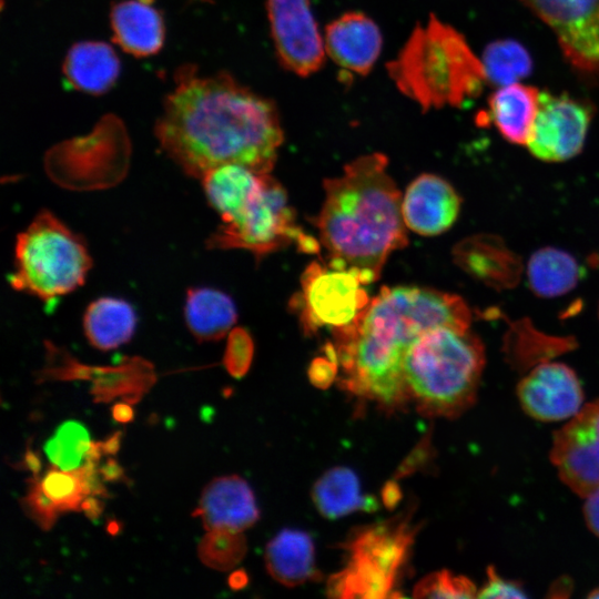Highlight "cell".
Wrapping results in <instances>:
<instances>
[{"mask_svg": "<svg viewBox=\"0 0 599 599\" xmlns=\"http://www.w3.org/2000/svg\"><path fill=\"white\" fill-rule=\"evenodd\" d=\"M591 110L567 94L540 92L539 109L527 148L545 162H564L578 155L585 144Z\"/></svg>", "mask_w": 599, "mask_h": 599, "instance_id": "cell-13", "label": "cell"}, {"mask_svg": "<svg viewBox=\"0 0 599 599\" xmlns=\"http://www.w3.org/2000/svg\"><path fill=\"white\" fill-rule=\"evenodd\" d=\"M359 277L349 271L312 263L302 276L300 308L306 331H332L353 323L369 303Z\"/></svg>", "mask_w": 599, "mask_h": 599, "instance_id": "cell-9", "label": "cell"}, {"mask_svg": "<svg viewBox=\"0 0 599 599\" xmlns=\"http://www.w3.org/2000/svg\"><path fill=\"white\" fill-rule=\"evenodd\" d=\"M252 354L253 346L248 336L242 331L234 332L230 337L225 355V366L229 373L234 377L243 376L250 366Z\"/></svg>", "mask_w": 599, "mask_h": 599, "instance_id": "cell-32", "label": "cell"}, {"mask_svg": "<svg viewBox=\"0 0 599 599\" xmlns=\"http://www.w3.org/2000/svg\"><path fill=\"white\" fill-rule=\"evenodd\" d=\"M412 539V529L405 522L366 528L347 546L349 564L331 578L328 593L341 598L386 597Z\"/></svg>", "mask_w": 599, "mask_h": 599, "instance_id": "cell-8", "label": "cell"}, {"mask_svg": "<svg viewBox=\"0 0 599 599\" xmlns=\"http://www.w3.org/2000/svg\"><path fill=\"white\" fill-rule=\"evenodd\" d=\"M483 65L487 79L496 84H511L531 72L532 63L526 49L516 41L499 40L484 52Z\"/></svg>", "mask_w": 599, "mask_h": 599, "instance_id": "cell-28", "label": "cell"}, {"mask_svg": "<svg viewBox=\"0 0 599 599\" xmlns=\"http://www.w3.org/2000/svg\"><path fill=\"white\" fill-rule=\"evenodd\" d=\"M267 17L276 58L287 71L308 77L325 61V42L309 0H267Z\"/></svg>", "mask_w": 599, "mask_h": 599, "instance_id": "cell-11", "label": "cell"}, {"mask_svg": "<svg viewBox=\"0 0 599 599\" xmlns=\"http://www.w3.org/2000/svg\"><path fill=\"white\" fill-rule=\"evenodd\" d=\"M485 362L484 344L470 328L429 329L405 355L408 397L426 416L457 417L475 403Z\"/></svg>", "mask_w": 599, "mask_h": 599, "instance_id": "cell-5", "label": "cell"}, {"mask_svg": "<svg viewBox=\"0 0 599 599\" xmlns=\"http://www.w3.org/2000/svg\"><path fill=\"white\" fill-rule=\"evenodd\" d=\"M114 41L128 53L148 57L160 51L164 42V21L150 0H124L110 13Z\"/></svg>", "mask_w": 599, "mask_h": 599, "instance_id": "cell-19", "label": "cell"}, {"mask_svg": "<svg viewBox=\"0 0 599 599\" xmlns=\"http://www.w3.org/2000/svg\"><path fill=\"white\" fill-rule=\"evenodd\" d=\"M266 568L285 586H296L316 575L314 546L308 534L285 529L277 534L265 550Z\"/></svg>", "mask_w": 599, "mask_h": 599, "instance_id": "cell-23", "label": "cell"}, {"mask_svg": "<svg viewBox=\"0 0 599 599\" xmlns=\"http://www.w3.org/2000/svg\"><path fill=\"white\" fill-rule=\"evenodd\" d=\"M91 264L82 238L42 211L17 236L9 282L18 291L49 301L81 286Z\"/></svg>", "mask_w": 599, "mask_h": 599, "instance_id": "cell-6", "label": "cell"}, {"mask_svg": "<svg viewBox=\"0 0 599 599\" xmlns=\"http://www.w3.org/2000/svg\"><path fill=\"white\" fill-rule=\"evenodd\" d=\"M471 313L458 295L418 287H384L357 318L333 331L346 389L386 407L409 397L404 359L410 344L437 327L470 328Z\"/></svg>", "mask_w": 599, "mask_h": 599, "instance_id": "cell-2", "label": "cell"}, {"mask_svg": "<svg viewBox=\"0 0 599 599\" xmlns=\"http://www.w3.org/2000/svg\"><path fill=\"white\" fill-rule=\"evenodd\" d=\"M184 315L189 329L202 342L223 337L234 325L237 316L231 297L210 287L187 291Z\"/></svg>", "mask_w": 599, "mask_h": 599, "instance_id": "cell-25", "label": "cell"}, {"mask_svg": "<svg viewBox=\"0 0 599 599\" xmlns=\"http://www.w3.org/2000/svg\"><path fill=\"white\" fill-rule=\"evenodd\" d=\"M313 500L318 511L329 518H338L356 510H374L376 501L361 494L354 471L335 467L326 471L314 485Z\"/></svg>", "mask_w": 599, "mask_h": 599, "instance_id": "cell-27", "label": "cell"}, {"mask_svg": "<svg viewBox=\"0 0 599 599\" xmlns=\"http://www.w3.org/2000/svg\"><path fill=\"white\" fill-rule=\"evenodd\" d=\"M327 357L315 361L309 370L311 380L319 386L324 387L331 384L337 374V362L332 345H328Z\"/></svg>", "mask_w": 599, "mask_h": 599, "instance_id": "cell-34", "label": "cell"}, {"mask_svg": "<svg viewBox=\"0 0 599 599\" xmlns=\"http://www.w3.org/2000/svg\"><path fill=\"white\" fill-rule=\"evenodd\" d=\"M589 598H599V587L591 590V592L588 595Z\"/></svg>", "mask_w": 599, "mask_h": 599, "instance_id": "cell-38", "label": "cell"}, {"mask_svg": "<svg viewBox=\"0 0 599 599\" xmlns=\"http://www.w3.org/2000/svg\"><path fill=\"white\" fill-rule=\"evenodd\" d=\"M387 165L382 153L363 155L324 182L317 227L328 266L363 284L376 281L389 254L407 244L403 199Z\"/></svg>", "mask_w": 599, "mask_h": 599, "instance_id": "cell-3", "label": "cell"}, {"mask_svg": "<svg viewBox=\"0 0 599 599\" xmlns=\"http://www.w3.org/2000/svg\"><path fill=\"white\" fill-rule=\"evenodd\" d=\"M557 35L568 61L599 77V0H521Z\"/></svg>", "mask_w": 599, "mask_h": 599, "instance_id": "cell-12", "label": "cell"}, {"mask_svg": "<svg viewBox=\"0 0 599 599\" xmlns=\"http://www.w3.org/2000/svg\"><path fill=\"white\" fill-rule=\"evenodd\" d=\"M582 270L569 253L544 247L535 252L527 265L528 283L532 292L541 297H557L576 287Z\"/></svg>", "mask_w": 599, "mask_h": 599, "instance_id": "cell-26", "label": "cell"}, {"mask_svg": "<svg viewBox=\"0 0 599 599\" xmlns=\"http://www.w3.org/2000/svg\"><path fill=\"white\" fill-rule=\"evenodd\" d=\"M246 552V541L238 532L209 531L199 546L203 564L216 570L234 568Z\"/></svg>", "mask_w": 599, "mask_h": 599, "instance_id": "cell-30", "label": "cell"}, {"mask_svg": "<svg viewBox=\"0 0 599 599\" xmlns=\"http://www.w3.org/2000/svg\"><path fill=\"white\" fill-rule=\"evenodd\" d=\"M540 91L511 83L498 89L489 99L488 119L507 141L527 145L539 109Z\"/></svg>", "mask_w": 599, "mask_h": 599, "instance_id": "cell-21", "label": "cell"}, {"mask_svg": "<svg viewBox=\"0 0 599 599\" xmlns=\"http://www.w3.org/2000/svg\"><path fill=\"white\" fill-rule=\"evenodd\" d=\"M194 515L207 531L242 532L258 519L254 495L237 476L213 480L203 491Z\"/></svg>", "mask_w": 599, "mask_h": 599, "instance_id": "cell-17", "label": "cell"}, {"mask_svg": "<svg viewBox=\"0 0 599 599\" xmlns=\"http://www.w3.org/2000/svg\"><path fill=\"white\" fill-rule=\"evenodd\" d=\"M93 445L85 427L77 422H65L47 441L44 451L53 467L75 470L92 458Z\"/></svg>", "mask_w": 599, "mask_h": 599, "instance_id": "cell-29", "label": "cell"}, {"mask_svg": "<svg viewBox=\"0 0 599 599\" xmlns=\"http://www.w3.org/2000/svg\"><path fill=\"white\" fill-rule=\"evenodd\" d=\"M550 461L573 493L599 490V398L583 405L552 439Z\"/></svg>", "mask_w": 599, "mask_h": 599, "instance_id": "cell-10", "label": "cell"}, {"mask_svg": "<svg viewBox=\"0 0 599 599\" xmlns=\"http://www.w3.org/2000/svg\"><path fill=\"white\" fill-rule=\"evenodd\" d=\"M478 589L468 578L443 570L422 579L414 589L418 598H473Z\"/></svg>", "mask_w": 599, "mask_h": 599, "instance_id": "cell-31", "label": "cell"}, {"mask_svg": "<svg viewBox=\"0 0 599 599\" xmlns=\"http://www.w3.org/2000/svg\"><path fill=\"white\" fill-rule=\"evenodd\" d=\"M293 241L305 252L318 250L317 243L296 225L285 190L267 173L255 194L232 220L222 223L209 245L244 248L261 256Z\"/></svg>", "mask_w": 599, "mask_h": 599, "instance_id": "cell-7", "label": "cell"}, {"mask_svg": "<svg viewBox=\"0 0 599 599\" xmlns=\"http://www.w3.org/2000/svg\"><path fill=\"white\" fill-rule=\"evenodd\" d=\"M91 459L75 470L52 468L35 481L27 497V508L44 528L51 527L57 514L78 510L87 504L92 487Z\"/></svg>", "mask_w": 599, "mask_h": 599, "instance_id": "cell-18", "label": "cell"}, {"mask_svg": "<svg viewBox=\"0 0 599 599\" xmlns=\"http://www.w3.org/2000/svg\"><path fill=\"white\" fill-rule=\"evenodd\" d=\"M155 135L162 150L199 179L226 163L271 173L284 139L273 101L227 73L203 77L194 67L179 69Z\"/></svg>", "mask_w": 599, "mask_h": 599, "instance_id": "cell-1", "label": "cell"}, {"mask_svg": "<svg viewBox=\"0 0 599 599\" xmlns=\"http://www.w3.org/2000/svg\"><path fill=\"white\" fill-rule=\"evenodd\" d=\"M583 516L590 531L599 537V490L585 497Z\"/></svg>", "mask_w": 599, "mask_h": 599, "instance_id": "cell-35", "label": "cell"}, {"mask_svg": "<svg viewBox=\"0 0 599 599\" xmlns=\"http://www.w3.org/2000/svg\"><path fill=\"white\" fill-rule=\"evenodd\" d=\"M397 89L424 111L459 106L480 93L486 72L465 38L432 14L387 63Z\"/></svg>", "mask_w": 599, "mask_h": 599, "instance_id": "cell-4", "label": "cell"}, {"mask_svg": "<svg viewBox=\"0 0 599 599\" xmlns=\"http://www.w3.org/2000/svg\"><path fill=\"white\" fill-rule=\"evenodd\" d=\"M136 326V314L130 303L118 297L93 301L83 316V328L91 345L110 351L126 343Z\"/></svg>", "mask_w": 599, "mask_h": 599, "instance_id": "cell-24", "label": "cell"}, {"mask_svg": "<svg viewBox=\"0 0 599 599\" xmlns=\"http://www.w3.org/2000/svg\"><path fill=\"white\" fill-rule=\"evenodd\" d=\"M460 196L445 179L425 173L407 187L402 200L405 224L419 235L430 236L453 226L460 211Z\"/></svg>", "mask_w": 599, "mask_h": 599, "instance_id": "cell-15", "label": "cell"}, {"mask_svg": "<svg viewBox=\"0 0 599 599\" xmlns=\"http://www.w3.org/2000/svg\"><path fill=\"white\" fill-rule=\"evenodd\" d=\"M325 49L331 59L347 73L366 75L383 48L378 26L362 12H346L325 30Z\"/></svg>", "mask_w": 599, "mask_h": 599, "instance_id": "cell-16", "label": "cell"}, {"mask_svg": "<svg viewBox=\"0 0 599 599\" xmlns=\"http://www.w3.org/2000/svg\"><path fill=\"white\" fill-rule=\"evenodd\" d=\"M246 583V576L242 571H237L230 577V585L233 588H241Z\"/></svg>", "mask_w": 599, "mask_h": 599, "instance_id": "cell-37", "label": "cell"}, {"mask_svg": "<svg viewBox=\"0 0 599 599\" xmlns=\"http://www.w3.org/2000/svg\"><path fill=\"white\" fill-rule=\"evenodd\" d=\"M63 72L77 90L101 94L109 91L118 80L120 61L109 44L101 41H82L69 50Z\"/></svg>", "mask_w": 599, "mask_h": 599, "instance_id": "cell-20", "label": "cell"}, {"mask_svg": "<svg viewBox=\"0 0 599 599\" xmlns=\"http://www.w3.org/2000/svg\"><path fill=\"white\" fill-rule=\"evenodd\" d=\"M516 393L524 412L540 422L570 419L583 406L576 372L560 362L537 364L520 379Z\"/></svg>", "mask_w": 599, "mask_h": 599, "instance_id": "cell-14", "label": "cell"}, {"mask_svg": "<svg viewBox=\"0 0 599 599\" xmlns=\"http://www.w3.org/2000/svg\"><path fill=\"white\" fill-rule=\"evenodd\" d=\"M265 174L246 165L226 163L210 169L201 180L207 201L225 223L245 206Z\"/></svg>", "mask_w": 599, "mask_h": 599, "instance_id": "cell-22", "label": "cell"}, {"mask_svg": "<svg viewBox=\"0 0 599 599\" xmlns=\"http://www.w3.org/2000/svg\"><path fill=\"white\" fill-rule=\"evenodd\" d=\"M479 598H526L527 595L520 583L502 578L493 567L487 570V579L478 589Z\"/></svg>", "mask_w": 599, "mask_h": 599, "instance_id": "cell-33", "label": "cell"}, {"mask_svg": "<svg viewBox=\"0 0 599 599\" xmlns=\"http://www.w3.org/2000/svg\"><path fill=\"white\" fill-rule=\"evenodd\" d=\"M113 417L121 423H126L132 419L133 413L130 406L118 404L112 408Z\"/></svg>", "mask_w": 599, "mask_h": 599, "instance_id": "cell-36", "label": "cell"}]
</instances>
